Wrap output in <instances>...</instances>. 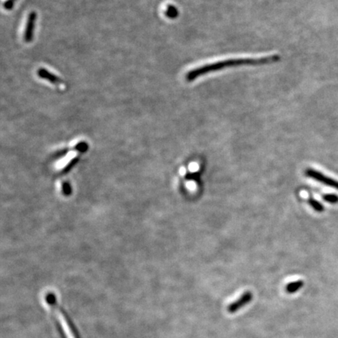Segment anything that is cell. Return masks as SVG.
I'll use <instances>...</instances> for the list:
<instances>
[{
	"label": "cell",
	"mask_w": 338,
	"mask_h": 338,
	"mask_svg": "<svg viewBox=\"0 0 338 338\" xmlns=\"http://www.w3.org/2000/svg\"><path fill=\"white\" fill-rule=\"evenodd\" d=\"M308 204H309L310 206L312 207L314 210L318 212H322L324 211V207L322 205L320 202L316 201V199H313V198H309L308 201Z\"/></svg>",
	"instance_id": "obj_7"
},
{
	"label": "cell",
	"mask_w": 338,
	"mask_h": 338,
	"mask_svg": "<svg viewBox=\"0 0 338 338\" xmlns=\"http://www.w3.org/2000/svg\"><path fill=\"white\" fill-rule=\"evenodd\" d=\"M304 286V281L303 280H297V281H293L287 284L285 288L286 292L288 294H295L299 290L301 289Z\"/></svg>",
	"instance_id": "obj_6"
},
{
	"label": "cell",
	"mask_w": 338,
	"mask_h": 338,
	"mask_svg": "<svg viewBox=\"0 0 338 338\" xmlns=\"http://www.w3.org/2000/svg\"><path fill=\"white\" fill-rule=\"evenodd\" d=\"M280 60V56L277 54L263 56L258 58L245 57V58L226 59V60L209 63V64H204V65L193 68L186 72L185 79L187 83H192L204 75L219 72L226 68H237V67H242V66L265 65V64L278 62Z\"/></svg>",
	"instance_id": "obj_1"
},
{
	"label": "cell",
	"mask_w": 338,
	"mask_h": 338,
	"mask_svg": "<svg viewBox=\"0 0 338 338\" xmlns=\"http://www.w3.org/2000/svg\"><path fill=\"white\" fill-rule=\"evenodd\" d=\"M323 201H325L327 203L332 204V205L338 203V196L336 195V194H324L323 196Z\"/></svg>",
	"instance_id": "obj_9"
},
{
	"label": "cell",
	"mask_w": 338,
	"mask_h": 338,
	"mask_svg": "<svg viewBox=\"0 0 338 338\" xmlns=\"http://www.w3.org/2000/svg\"><path fill=\"white\" fill-rule=\"evenodd\" d=\"M37 75L40 79H45V80H47L49 83L56 84V85H59V84H61L63 83L62 80L58 76H56L54 74L51 73L50 72H49L45 68H41L38 70Z\"/></svg>",
	"instance_id": "obj_5"
},
{
	"label": "cell",
	"mask_w": 338,
	"mask_h": 338,
	"mask_svg": "<svg viewBox=\"0 0 338 338\" xmlns=\"http://www.w3.org/2000/svg\"><path fill=\"white\" fill-rule=\"evenodd\" d=\"M37 13L35 11L31 12L28 17L25 33H24V40L26 42H31L34 38L35 28H36Z\"/></svg>",
	"instance_id": "obj_4"
},
{
	"label": "cell",
	"mask_w": 338,
	"mask_h": 338,
	"mask_svg": "<svg viewBox=\"0 0 338 338\" xmlns=\"http://www.w3.org/2000/svg\"><path fill=\"white\" fill-rule=\"evenodd\" d=\"M17 0H6L3 3V8L6 10H11Z\"/></svg>",
	"instance_id": "obj_10"
},
{
	"label": "cell",
	"mask_w": 338,
	"mask_h": 338,
	"mask_svg": "<svg viewBox=\"0 0 338 338\" xmlns=\"http://www.w3.org/2000/svg\"><path fill=\"white\" fill-rule=\"evenodd\" d=\"M178 9L176 7L173 6V5H169L167 6V9L166 10V15L169 18H175L178 16Z\"/></svg>",
	"instance_id": "obj_8"
},
{
	"label": "cell",
	"mask_w": 338,
	"mask_h": 338,
	"mask_svg": "<svg viewBox=\"0 0 338 338\" xmlns=\"http://www.w3.org/2000/svg\"><path fill=\"white\" fill-rule=\"evenodd\" d=\"M252 299H253V294L251 291L244 292L241 297L228 305V312L230 314L236 313L238 312L239 310H241L244 306H246L247 304H249Z\"/></svg>",
	"instance_id": "obj_3"
},
{
	"label": "cell",
	"mask_w": 338,
	"mask_h": 338,
	"mask_svg": "<svg viewBox=\"0 0 338 338\" xmlns=\"http://www.w3.org/2000/svg\"><path fill=\"white\" fill-rule=\"evenodd\" d=\"M305 175L309 178H313L315 180L321 182L326 186H331L338 190V181L323 175V173L316 171L315 169H307L305 170Z\"/></svg>",
	"instance_id": "obj_2"
}]
</instances>
